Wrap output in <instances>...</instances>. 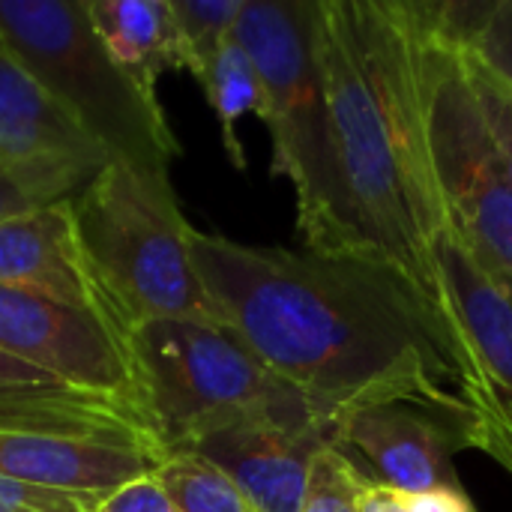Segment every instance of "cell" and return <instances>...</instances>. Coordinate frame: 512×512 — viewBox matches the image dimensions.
Returning a JSON list of instances; mask_svg holds the SVG:
<instances>
[{"instance_id":"6da1fadb","label":"cell","mask_w":512,"mask_h":512,"mask_svg":"<svg viewBox=\"0 0 512 512\" xmlns=\"http://www.w3.org/2000/svg\"><path fill=\"white\" fill-rule=\"evenodd\" d=\"M192 264L210 318L315 405L342 414L387 399H459V345L396 273L198 228Z\"/></svg>"},{"instance_id":"7a4b0ae2","label":"cell","mask_w":512,"mask_h":512,"mask_svg":"<svg viewBox=\"0 0 512 512\" xmlns=\"http://www.w3.org/2000/svg\"><path fill=\"white\" fill-rule=\"evenodd\" d=\"M315 24L354 258L405 279L453 333L435 261L447 219L429 156L414 3L315 0Z\"/></svg>"},{"instance_id":"3957f363","label":"cell","mask_w":512,"mask_h":512,"mask_svg":"<svg viewBox=\"0 0 512 512\" xmlns=\"http://www.w3.org/2000/svg\"><path fill=\"white\" fill-rule=\"evenodd\" d=\"M78 249L111 315L129 336L159 318L213 321L192 264V225L168 174L108 162L69 198Z\"/></svg>"},{"instance_id":"277c9868","label":"cell","mask_w":512,"mask_h":512,"mask_svg":"<svg viewBox=\"0 0 512 512\" xmlns=\"http://www.w3.org/2000/svg\"><path fill=\"white\" fill-rule=\"evenodd\" d=\"M234 39L258 72L261 120L273 138V174L294 186L306 249L354 258L333 156L315 0H243Z\"/></svg>"},{"instance_id":"5b68a950","label":"cell","mask_w":512,"mask_h":512,"mask_svg":"<svg viewBox=\"0 0 512 512\" xmlns=\"http://www.w3.org/2000/svg\"><path fill=\"white\" fill-rule=\"evenodd\" d=\"M0 42L111 162L168 174L180 141L156 90L96 36L87 0H0Z\"/></svg>"},{"instance_id":"8992f818","label":"cell","mask_w":512,"mask_h":512,"mask_svg":"<svg viewBox=\"0 0 512 512\" xmlns=\"http://www.w3.org/2000/svg\"><path fill=\"white\" fill-rule=\"evenodd\" d=\"M126 339L141 405L165 456L186 447L201 429L237 414L327 411L273 375L216 321L159 318L138 324Z\"/></svg>"},{"instance_id":"52a82bcc","label":"cell","mask_w":512,"mask_h":512,"mask_svg":"<svg viewBox=\"0 0 512 512\" xmlns=\"http://www.w3.org/2000/svg\"><path fill=\"white\" fill-rule=\"evenodd\" d=\"M414 15L423 39L426 135L447 231L492 276H512V180L507 177L465 63Z\"/></svg>"},{"instance_id":"ba28073f","label":"cell","mask_w":512,"mask_h":512,"mask_svg":"<svg viewBox=\"0 0 512 512\" xmlns=\"http://www.w3.org/2000/svg\"><path fill=\"white\" fill-rule=\"evenodd\" d=\"M477 423L459 399H387L342 411L336 417V447L363 456L375 483L405 495L465 492L456 456L474 450Z\"/></svg>"},{"instance_id":"9c48e42d","label":"cell","mask_w":512,"mask_h":512,"mask_svg":"<svg viewBox=\"0 0 512 512\" xmlns=\"http://www.w3.org/2000/svg\"><path fill=\"white\" fill-rule=\"evenodd\" d=\"M0 348L72 387L144 414L129 339L87 309L33 291L0 288Z\"/></svg>"},{"instance_id":"30bf717a","label":"cell","mask_w":512,"mask_h":512,"mask_svg":"<svg viewBox=\"0 0 512 512\" xmlns=\"http://www.w3.org/2000/svg\"><path fill=\"white\" fill-rule=\"evenodd\" d=\"M336 417L327 411H252L201 429L186 447L222 471L258 512H300L315 456L336 444Z\"/></svg>"},{"instance_id":"8fae6325","label":"cell","mask_w":512,"mask_h":512,"mask_svg":"<svg viewBox=\"0 0 512 512\" xmlns=\"http://www.w3.org/2000/svg\"><path fill=\"white\" fill-rule=\"evenodd\" d=\"M0 432L138 444L165 453L141 411L72 387L0 348Z\"/></svg>"},{"instance_id":"7c38bea8","label":"cell","mask_w":512,"mask_h":512,"mask_svg":"<svg viewBox=\"0 0 512 512\" xmlns=\"http://www.w3.org/2000/svg\"><path fill=\"white\" fill-rule=\"evenodd\" d=\"M162 459L165 453L138 444L0 432V477L48 492L108 498L126 483L153 477Z\"/></svg>"},{"instance_id":"4fadbf2b","label":"cell","mask_w":512,"mask_h":512,"mask_svg":"<svg viewBox=\"0 0 512 512\" xmlns=\"http://www.w3.org/2000/svg\"><path fill=\"white\" fill-rule=\"evenodd\" d=\"M0 288L45 294L111 321L78 249L69 201L0 225Z\"/></svg>"},{"instance_id":"5bb4252c","label":"cell","mask_w":512,"mask_h":512,"mask_svg":"<svg viewBox=\"0 0 512 512\" xmlns=\"http://www.w3.org/2000/svg\"><path fill=\"white\" fill-rule=\"evenodd\" d=\"M435 261L459 342V372L477 369L512 396V303L450 231L438 240Z\"/></svg>"},{"instance_id":"9a60e30c","label":"cell","mask_w":512,"mask_h":512,"mask_svg":"<svg viewBox=\"0 0 512 512\" xmlns=\"http://www.w3.org/2000/svg\"><path fill=\"white\" fill-rule=\"evenodd\" d=\"M0 156L111 162L0 42Z\"/></svg>"},{"instance_id":"2e32d148","label":"cell","mask_w":512,"mask_h":512,"mask_svg":"<svg viewBox=\"0 0 512 512\" xmlns=\"http://www.w3.org/2000/svg\"><path fill=\"white\" fill-rule=\"evenodd\" d=\"M87 15L108 54L144 87L186 69V51L168 0H87Z\"/></svg>"},{"instance_id":"e0dca14e","label":"cell","mask_w":512,"mask_h":512,"mask_svg":"<svg viewBox=\"0 0 512 512\" xmlns=\"http://www.w3.org/2000/svg\"><path fill=\"white\" fill-rule=\"evenodd\" d=\"M423 24L512 90V0L417 3Z\"/></svg>"},{"instance_id":"ac0fdd59","label":"cell","mask_w":512,"mask_h":512,"mask_svg":"<svg viewBox=\"0 0 512 512\" xmlns=\"http://www.w3.org/2000/svg\"><path fill=\"white\" fill-rule=\"evenodd\" d=\"M105 165L66 156H0V225L75 198Z\"/></svg>"},{"instance_id":"d6986e66","label":"cell","mask_w":512,"mask_h":512,"mask_svg":"<svg viewBox=\"0 0 512 512\" xmlns=\"http://www.w3.org/2000/svg\"><path fill=\"white\" fill-rule=\"evenodd\" d=\"M198 84L204 87V96L210 108L216 111V120L222 129V147L231 165L237 171H246V153L237 135V123L249 111L258 117L264 114V90H261V81L249 54L234 36L219 48V54L213 57L207 72L198 78Z\"/></svg>"},{"instance_id":"ffe728a7","label":"cell","mask_w":512,"mask_h":512,"mask_svg":"<svg viewBox=\"0 0 512 512\" xmlns=\"http://www.w3.org/2000/svg\"><path fill=\"white\" fill-rule=\"evenodd\" d=\"M156 480L180 512H258L222 471L192 453H168Z\"/></svg>"},{"instance_id":"44dd1931","label":"cell","mask_w":512,"mask_h":512,"mask_svg":"<svg viewBox=\"0 0 512 512\" xmlns=\"http://www.w3.org/2000/svg\"><path fill=\"white\" fill-rule=\"evenodd\" d=\"M168 6L183 39L186 69L201 78L219 48L234 36L243 0H168Z\"/></svg>"},{"instance_id":"7402d4cb","label":"cell","mask_w":512,"mask_h":512,"mask_svg":"<svg viewBox=\"0 0 512 512\" xmlns=\"http://www.w3.org/2000/svg\"><path fill=\"white\" fill-rule=\"evenodd\" d=\"M459 396L477 423L474 450L492 456V462H498L512 477V396L477 369L462 372Z\"/></svg>"},{"instance_id":"603a6c76","label":"cell","mask_w":512,"mask_h":512,"mask_svg":"<svg viewBox=\"0 0 512 512\" xmlns=\"http://www.w3.org/2000/svg\"><path fill=\"white\" fill-rule=\"evenodd\" d=\"M369 483L372 477H366L345 450L330 444L312 462L300 512H360V498Z\"/></svg>"},{"instance_id":"cb8c5ba5","label":"cell","mask_w":512,"mask_h":512,"mask_svg":"<svg viewBox=\"0 0 512 512\" xmlns=\"http://www.w3.org/2000/svg\"><path fill=\"white\" fill-rule=\"evenodd\" d=\"M462 57V54H459ZM465 72L477 99V108L483 114V123L489 129V138L495 144V153L512 180V90H507L501 81H495L486 69L474 66L471 60H465Z\"/></svg>"},{"instance_id":"d4e9b609","label":"cell","mask_w":512,"mask_h":512,"mask_svg":"<svg viewBox=\"0 0 512 512\" xmlns=\"http://www.w3.org/2000/svg\"><path fill=\"white\" fill-rule=\"evenodd\" d=\"M102 498L48 492L0 477V512H96Z\"/></svg>"},{"instance_id":"484cf974","label":"cell","mask_w":512,"mask_h":512,"mask_svg":"<svg viewBox=\"0 0 512 512\" xmlns=\"http://www.w3.org/2000/svg\"><path fill=\"white\" fill-rule=\"evenodd\" d=\"M96 512H180L162 483L153 477H141L135 483H126L123 489L111 492L108 498L99 501Z\"/></svg>"},{"instance_id":"4316f807","label":"cell","mask_w":512,"mask_h":512,"mask_svg":"<svg viewBox=\"0 0 512 512\" xmlns=\"http://www.w3.org/2000/svg\"><path fill=\"white\" fill-rule=\"evenodd\" d=\"M402 512H474V507L465 492H402Z\"/></svg>"},{"instance_id":"83f0119b","label":"cell","mask_w":512,"mask_h":512,"mask_svg":"<svg viewBox=\"0 0 512 512\" xmlns=\"http://www.w3.org/2000/svg\"><path fill=\"white\" fill-rule=\"evenodd\" d=\"M360 512H402V492L372 480L360 498Z\"/></svg>"},{"instance_id":"f1b7e54d","label":"cell","mask_w":512,"mask_h":512,"mask_svg":"<svg viewBox=\"0 0 512 512\" xmlns=\"http://www.w3.org/2000/svg\"><path fill=\"white\" fill-rule=\"evenodd\" d=\"M495 282H498V288L504 291V297L512 303V276H501V279H495Z\"/></svg>"}]
</instances>
